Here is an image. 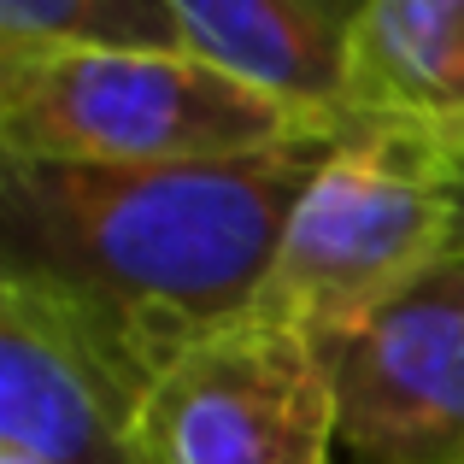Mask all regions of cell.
<instances>
[{
	"label": "cell",
	"instance_id": "6da1fadb",
	"mask_svg": "<svg viewBox=\"0 0 464 464\" xmlns=\"http://www.w3.org/2000/svg\"><path fill=\"white\" fill-rule=\"evenodd\" d=\"M335 136L194 165H35L6 159V271L82 306L148 382L265 288L288 212Z\"/></svg>",
	"mask_w": 464,
	"mask_h": 464
},
{
	"label": "cell",
	"instance_id": "7a4b0ae2",
	"mask_svg": "<svg viewBox=\"0 0 464 464\" xmlns=\"http://www.w3.org/2000/svg\"><path fill=\"white\" fill-rule=\"evenodd\" d=\"M312 136H341V124L295 112L200 53H0V159L194 165Z\"/></svg>",
	"mask_w": 464,
	"mask_h": 464
},
{
	"label": "cell",
	"instance_id": "3957f363",
	"mask_svg": "<svg viewBox=\"0 0 464 464\" xmlns=\"http://www.w3.org/2000/svg\"><path fill=\"white\" fill-rule=\"evenodd\" d=\"M464 241V194L418 136L341 124L276 241L253 317L312 341L364 324Z\"/></svg>",
	"mask_w": 464,
	"mask_h": 464
},
{
	"label": "cell",
	"instance_id": "277c9868",
	"mask_svg": "<svg viewBox=\"0 0 464 464\" xmlns=\"http://www.w3.org/2000/svg\"><path fill=\"white\" fill-rule=\"evenodd\" d=\"M335 382L324 347L271 317H241L148 382L136 464H329Z\"/></svg>",
	"mask_w": 464,
	"mask_h": 464
},
{
	"label": "cell",
	"instance_id": "5b68a950",
	"mask_svg": "<svg viewBox=\"0 0 464 464\" xmlns=\"http://www.w3.org/2000/svg\"><path fill=\"white\" fill-rule=\"evenodd\" d=\"M317 347L335 382L341 464H464V241Z\"/></svg>",
	"mask_w": 464,
	"mask_h": 464
},
{
	"label": "cell",
	"instance_id": "8992f818",
	"mask_svg": "<svg viewBox=\"0 0 464 464\" xmlns=\"http://www.w3.org/2000/svg\"><path fill=\"white\" fill-rule=\"evenodd\" d=\"M148 371L82 306L0 271V447L35 464H136Z\"/></svg>",
	"mask_w": 464,
	"mask_h": 464
},
{
	"label": "cell",
	"instance_id": "52a82bcc",
	"mask_svg": "<svg viewBox=\"0 0 464 464\" xmlns=\"http://www.w3.org/2000/svg\"><path fill=\"white\" fill-rule=\"evenodd\" d=\"M341 124L430 148L464 136V0H371L353 30Z\"/></svg>",
	"mask_w": 464,
	"mask_h": 464
},
{
	"label": "cell",
	"instance_id": "ba28073f",
	"mask_svg": "<svg viewBox=\"0 0 464 464\" xmlns=\"http://www.w3.org/2000/svg\"><path fill=\"white\" fill-rule=\"evenodd\" d=\"M364 6L371 0H170L200 59L324 124H341V82Z\"/></svg>",
	"mask_w": 464,
	"mask_h": 464
},
{
	"label": "cell",
	"instance_id": "9c48e42d",
	"mask_svg": "<svg viewBox=\"0 0 464 464\" xmlns=\"http://www.w3.org/2000/svg\"><path fill=\"white\" fill-rule=\"evenodd\" d=\"M194 53L170 0H0V53Z\"/></svg>",
	"mask_w": 464,
	"mask_h": 464
},
{
	"label": "cell",
	"instance_id": "30bf717a",
	"mask_svg": "<svg viewBox=\"0 0 464 464\" xmlns=\"http://www.w3.org/2000/svg\"><path fill=\"white\" fill-rule=\"evenodd\" d=\"M435 153H441L447 177H453V182H459V194H464V136H459V141H441V148H435Z\"/></svg>",
	"mask_w": 464,
	"mask_h": 464
},
{
	"label": "cell",
	"instance_id": "8fae6325",
	"mask_svg": "<svg viewBox=\"0 0 464 464\" xmlns=\"http://www.w3.org/2000/svg\"><path fill=\"white\" fill-rule=\"evenodd\" d=\"M0 464H35L30 453H12V447H0Z\"/></svg>",
	"mask_w": 464,
	"mask_h": 464
}]
</instances>
